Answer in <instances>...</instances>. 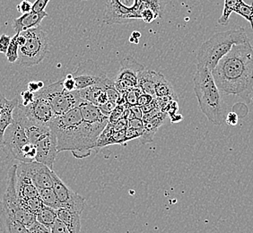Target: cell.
Segmentation results:
<instances>
[{
  "instance_id": "6da1fadb",
  "label": "cell",
  "mask_w": 253,
  "mask_h": 233,
  "mask_svg": "<svg viewBox=\"0 0 253 233\" xmlns=\"http://www.w3.org/2000/svg\"><path fill=\"white\" fill-rule=\"evenodd\" d=\"M221 93L246 103L253 91V46L251 41L235 45L212 71Z\"/></svg>"
},
{
  "instance_id": "7a4b0ae2",
  "label": "cell",
  "mask_w": 253,
  "mask_h": 233,
  "mask_svg": "<svg viewBox=\"0 0 253 233\" xmlns=\"http://www.w3.org/2000/svg\"><path fill=\"white\" fill-rule=\"evenodd\" d=\"M58 143V152L70 151L75 158L84 159L95 149L98 138L106 127L84 121L79 108L56 116L50 125Z\"/></svg>"
},
{
  "instance_id": "3957f363",
  "label": "cell",
  "mask_w": 253,
  "mask_h": 233,
  "mask_svg": "<svg viewBox=\"0 0 253 233\" xmlns=\"http://www.w3.org/2000/svg\"><path fill=\"white\" fill-rule=\"evenodd\" d=\"M194 92L201 112L214 126H221L227 116V104L214 83L209 68L197 66L193 78Z\"/></svg>"
},
{
  "instance_id": "277c9868",
  "label": "cell",
  "mask_w": 253,
  "mask_h": 233,
  "mask_svg": "<svg viewBox=\"0 0 253 233\" xmlns=\"http://www.w3.org/2000/svg\"><path fill=\"white\" fill-rule=\"evenodd\" d=\"M248 41L250 39L244 27L214 34L200 46L197 54V66L209 68L212 72L234 46Z\"/></svg>"
},
{
  "instance_id": "5b68a950",
  "label": "cell",
  "mask_w": 253,
  "mask_h": 233,
  "mask_svg": "<svg viewBox=\"0 0 253 233\" xmlns=\"http://www.w3.org/2000/svg\"><path fill=\"white\" fill-rule=\"evenodd\" d=\"M25 36V43L19 48L17 63L25 68L34 67L43 60L49 51V39L41 28H34L21 33Z\"/></svg>"
},
{
  "instance_id": "8992f818",
  "label": "cell",
  "mask_w": 253,
  "mask_h": 233,
  "mask_svg": "<svg viewBox=\"0 0 253 233\" xmlns=\"http://www.w3.org/2000/svg\"><path fill=\"white\" fill-rule=\"evenodd\" d=\"M16 170L17 164L11 166L8 170L6 188L1 202V210L24 224L25 227L30 229L37 223L36 214L30 213L20 204L19 197L15 188Z\"/></svg>"
},
{
  "instance_id": "52a82bcc",
  "label": "cell",
  "mask_w": 253,
  "mask_h": 233,
  "mask_svg": "<svg viewBox=\"0 0 253 233\" xmlns=\"http://www.w3.org/2000/svg\"><path fill=\"white\" fill-rule=\"evenodd\" d=\"M38 93L48 101L56 116H62L71 110L79 107L84 101L80 97L78 90L73 92L66 91L62 80L45 86Z\"/></svg>"
},
{
  "instance_id": "ba28073f",
  "label": "cell",
  "mask_w": 253,
  "mask_h": 233,
  "mask_svg": "<svg viewBox=\"0 0 253 233\" xmlns=\"http://www.w3.org/2000/svg\"><path fill=\"white\" fill-rule=\"evenodd\" d=\"M140 0H108L103 22L107 25L129 24L141 19Z\"/></svg>"
},
{
  "instance_id": "9c48e42d",
  "label": "cell",
  "mask_w": 253,
  "mask_h": 233,
  "mask_svg": "<svg viewBox=\"0 0 253 233\" xmlns=\"http://www.w3.org/2000/svg\"><path fill=\"white\" fill-rule=\"evenodd\" d=\"M72 77L76 81L77 90H83L95 85L106 87L112 83L106 72L92 59L78 64Z\"/></svg>"
},
{
  "instance_id": "30bf717a",
  "label": "cell",
  "mask_w": 253,
  "mask_h": 233,
  "mask_svg": "<svg viewBox=\"0 0 253 233\" xmlns=\"http://www.w3.org/2000/svg\"><path fill=\"white\" fill-rule=\"evenodd\" d=\"M28 143L25 127L22 123L14 118V122L10 125L5 132L4 147L2 150L13 160H22V150Z\"/></svg>"
},
{
  "instance_id": "8fae6325",
  "label": "cell",
  "mask_w": 253,
  "mask_h": 233,
  "mask_svg": "<svg viewBox=\"0 0 253 233\" xmlns=\"http://www.w3.org/2000/svg\"><path fill=\"white\" fill-rule=\"evenodd\" d=\"M145 69L141 64L136 62V59L128 56L121 61V69L118 74L114 85L121 94L126 93L130 89L137 87L138 75Z\"/></svg>"
},
{
  "instance_id": "7c38bea8",
  "label": "cell",
  "mask_w": 253,
  "mask_h": 233,
  "mask_svg": "<svg viewBox=\"0 0 253 233\" xmlns=\"http://www.w3.org/2000/svg\"><path fill=\"white\" fill-rule=\"evenodd\" d=\"M52 190L63 208L82 214L85 205V199L82 195L71 190L55 171H52Z\"/></svg>"
},
{
  "instance_id": "4fadbf2b",
  "label": "cell",
  "mask_w": 253,
  "mask_h": 233,
  "mask_svg": "<svg viewBox=\"0 0 253 233\" xmlns=\"http://www.w3.org/2000/svg\"><path fill=\"white\" fill-rule=\"evenodd\" d=\"M19 107L25 113L26 117L31 121L43 126H50L56 117L53 110L45 98L41 96L38 92L35 93L34 102L27 106H22L18 102Z\"/></svg>"
},
{
  "instance_id": "5bb4252c",
  "label": "cell",
  "mask_w": 253,
  "mask_h": 233,
  "mask_svg": "<svg viewBox=\"0 0 253 233\" xmlns=\"http://www.w3.org/2000/svg\"><path fill=\"white\" fill-rule=\"evenodd\" d=\"M34 146L37 149V155L35 161L48 166L50 170H53V164L56 160L58 152V143L57 137L53 130L50 127V130L42 136Z\"/></svg>"
},
{
  "instance_id": "9a60e30c",
  "label": "cell",
  "mask_w": 253,
  "mask_h": 233,
  "mask_svg": "<svg viewBox=\"0 0 253 233\" xmlns=\"http://www.w3.org/2000/svg\"><path fill=\"white\" fill-rule=\"evenodd\" d=\"M27 174L31 178L34 186L38 190L52 189L53 180L52 171L48 166L44 165L38 161L23 162Z\"/></svg>"
},
{
  "instance_id": "2e32d148",
  "label": "cell",
  "mask_w": 253,
  "mask_h": 233,
  "mask_svg": "<svg viewBox=\"0 0 253 233\" xmlns=\"http://www.w3.org/2000/svg\"><path fill=\"white\" fill-rule=\"evenodd\" d=\"M15 188L19 200L32 198L39 195L38 189L34 186L31 178L27 174L23 162H19L17 164Z\"/></svg>"
},
{
  "instance_id": "e0dca14e",
  "label": "cell",
  "mask_w": 253,
  "mask_h": 233,
  "mask_svg": "<svg viewBox=\"0 0 253 233\" xmlns=\"http://www.w3.org/2000/svg\"><path fill=\"white\" fill-rule=\"evenodd\" d=\"M48 16V14L42 11V12H30L25 15H22L18 18L13 21V29L15 30V34H21L27 30L38 28L42 20Z\"/></svg>"
},
{
  "instance_id": "ac0fdd59",
  "label": "cell",
  "mask_w": 253,
  "mask_h": 233,
  "mask_svg": "<svg viewBox=\"0 0 253 233\" xmlns=\"http://www.w3.org/2000/svg\"><path fill=\"white\" fill-rule=\"evenodd\" d=\"M78 108L80 110L81 115L83 116L84 121L95 126H104V127L107 126L109 116L103 115L97 106L93 105L91 102L83 101Z\"/></svg>"
},
{
  "instance_id": "d6986e66",
  "label": "cell",
  "mask_w": 253,
  "mask_h": 233,
  "mask_svg": "<svg viewBox=\"0 0 253 233\" xmlns=\"http://www.w3.org/2000/svg\"><path fill=\"white\" fill-rule=\"evenodd\" d=\"M166 116V112H159L155 116H152L151 118L144 121V133L139 138L142 145H146L154 141L157 129L164 123Z\"/></svg>"
},
{
  "instance_id": "ffe728a7",
  "label": "cell",
  "mask_w": 253,
  "mask_h": 233,
  "mask_svg": "<svg viewBox=\"0 0 253 233\" xmlns=\"http://www.w3.org/2000/svg\"><path fill=\"white\" fill-rule=\"evenodd\" d=\"M106 87L101 86V85H95V86L85 88L83 90H78V92H79L80 97L82 98L84 101L91 102L93 105L99 107L102 104L109 102Z\"/></svg>"
},
{
  "instance_id": "44dd1931",
  "label": "cell",
  "mask_w": 253,
  "mask_h": 233,
  "mask_svg": "<svg viewBox=\"0 0 253 233\" xmlns=\"http://www.w3.org/2000/svg\"><path fill=\"white\" fill-rule=\"evenodd\" d=\"M18 98L8 100L5 103L3 111L0 113V149H3L4 147V136L6 128L14 122L13 112L15 107L18 105Z\"/></svg>"
},
{
  "instance_id": "7402d4cb",
  "label": "cell",
  "mask_w": 253,
  "mask_h": 233,
  "mask_svg": "<svg viewBox=\"0 0 253 233\" xmlns=\"http://www.w3.org/2000/svg\"><path fill=\"white\" fill-rule=\"evenodd\" d=\"M57 216L69 233H81V214L61 207L57 210Z\"/></svg>"
},
{
  "instance_id": "603a6c76",
  "label": "cell",
  "mask_w": 253,
  "mask_h": 233,
  "mask_svg": "<svg viewBox=\"0 0 253 233\" xmlns=\"http://www.w3.org/2000/svg\"><path fill=\"white\" fill-rule=\"evenodd\" d=\"M0 229L2 233H29V229L0 210Z\"/></svg>"
},
{
  "instance_id": "cb8c5ba5",
  "label": "cell",
  "mask_w": 253,
  "mask_h": 233,
  "mask_svg": "<svg viewBox=\"0 0 253 233\" xmlns=\"http://www.w3.org/2000/svg\"><path fill=\"white\" fill-rule=\"evenodd\" d=\"M155 81H156V72L152 70L144 69L138 75L137 87L141 90L143 93L156 97L155 92Z\"/></svg>"
},
{
  "instance_id": "d4e9b609",
  "label": "cell",
  "mask_w": 253,
  "mask_h": 233,
  "mask_svg": "<svg viewBox=\"0 0 253 233\" xmlns=\"http://www.w3.org/2000/svg\"><path fill=\"white\" fill-rule=\"evenodd\" d=\"M155 92L157 98L168 97L171 100L178 101V97L171 87L170 83L166 80L164 75L156 72V81H155Z\"/></svg>"
},
{
  "instance_id": "484cf974",
  "label": "cell",
  "mask_w": 253,
  "mask_h": 233,
  "mask_svg": "<svg viewBox=\"0 0 253 233\" xmlns=\"http://www.w3.org/2000/svg\"><path fill=\"white\" fill-rule=\"evenodd\" d=\"M36 220L40 224L50 231L56 221L58 220L57 211L43 205V207L36 214Z\"/></svg>"
},
{
  "instance_id": "4316f807",
  "label": "cell",
  "mask_w": 253,
  "mask_h": 233,
  "mask_svg": "<svg viewBox=\"0 0 253 233\" xmlns=\"http://www.w3.org/2000/svg\"><path fill=\"white\" fill-rule=\"evenodd\" d=\"M38 191H39L40 198L42 201L44 205L54 209L56 211L62 207V205L60 204V202L58 199V197L52 189L38 190Z\"/></svg>"
},
{
  "instance_id": "83f0119b",
  "label": "cell",
  "mask_w": 253,
  "mask_h": 233,
  "mask_svg": "<svg viewBox=\"0 0 253 233\" xmlns=\"http://www.w3.org/2000/svg\"><path fill=\"white\" fill-rule=\"evenodd\" d=\"M243 0H224L223 13H222V15L220 16L219 19L217 21V23L220 25H223V26L228 25L230 16L235 12L237 6Z\"/></svg>"
},
{
  "instance_id": "f1b7e54d",
  "label": "cell",
  "mask_w": 253,
  "mask_h": 233,
  "mask_svg": "<svg viewBox=\"0 0 253 233\" xmlns=\"http://www.w3.org/2000/svg\"><path fill=\"white\" fill-rule=\"evenodd\" d=\"M21 205L27 210L30 213L36 214L39 212L41 209L43 207V203L40 198L39 195L32 197V198H27V199L20 200Z\"/></svg>"
},
{
  "instance_id": "f546056e",
  "label": "cell",
  "mask_w": 253,
  "mask_h": 233,
  "mask_svg": "<svg viewBox=\"0 0 253 233\" xmlns=\"http://www.w3.org/2000/svg\"><path fill=\"white\" fill-rule=\"evenodd\" d=\"M17 37L18 34H15L14 37H12L11 42L9 44V47L7 49V51L5 53L6 59L8 60L10 63H15L17 62L18 58H19V44L17 41Z\"/></svg>"
},
{
  "instance_id": "4dcf8cb0",
  "label": "cell",
  "mask_w": 253,
  "mask_h": 233,
  "mask_svg": "<svg viewBox=\"0 0 253 233\" xmlns=\"http://www.w3.org/2000/svg\"><path fill=\"white\" fill-rule=\"evenodd\" d=\"M234 13L238 14L242 17H244V19L247 20L249 23L251 24L252 29L253 30V2L251 5H248L243 0L239 4Z\"/></svg>"
},
{
  "instance_id": "1f68e13d",
  "label": "cell",
  "mask_w": 253,
  "mask_h": 233,
  "mask_svg": "<svg viewBox=\"0 0 253 233\" xmlns=\"http://www.w3.org/2000/svg\"><path fill=\"white\" fill-rule=\"evenodd\" d=\"M142 93H143V92H142L141 90L138 87L130 89V90L127 91L126 93H124L123 95H124L125 100H126V104H127V108L136 106L138 97L141 95Z\"/></svg>"
},
{
  "instance_id": "d6a6232c",
  "label": "cell",
  "mask_w": 253,
  "mask_h": 233,
  "mask_svg": "<svg viewBox=\"0 0 253 233\" xmlns=\"http://www.w3.org/2000/svg\"><path fill=\"white\" fill-rule=\"evenodd\" d=\"M126 108L125 105H117L116 108L113 110L112 114L109 116V123L113 125L116 122L119 121L122 117H123Z\"/></svg>"
},
{
  "instance_id": "836d02e7",
  "label": "cell",
  "mask_w": 253,
  "mask_h": 233,
  "mask_svg": "<svg viewBox=\"0 0 253 233\" xmlns=\"http://www.w3.org/2000/svg\"><path fill=\"white\" fill-rule=\"evenodd\" d=\"M141 19L146 22V24H150L154 20H156V18H158V15H156V13L153 11V10L146 7V5H144L142 3L141 7Z\"/></svg>"
},
{
  "instance_id": "e575fe53",
  "label": "cell",
  "mask_w": 253,
  "mask_h": 233,
  "mask_svg": "<svg viewBox=\"0 0 253 233\" xmlns=\"http://www.w3.org/2000/svg\"><path fill=\"white\" fill-rule=\"evenodd\" d=\"M34 97H35V93L30 92L29 90L21 92L19 99L20 105L27 106L31 102H34Z\"/></svg>"
},
{
  "instance_id": "d590c367",
  "label": "cell",
  "mask_w": 253,
  "mask_h": 233,
  "mask_svg": "<svg viewBox=\"0 0 253 233\" xmlns=\"http://www.w3.org/2000/svg\"><path fill=\"white\" fill-rule=\"evenodd\" d=\"M62 84H63L64 89L68 92H73L77 90V84H76L75 79L72 77V74L68 75L66 78L62 80Z\"/></svg>"
},
{
  "instance_id": "8d00e7d4",
  "label": "cell",
  "mask_w": 253,
  "mask_h": 233,
  "mask_svg": "<svg viewBox=\"0 0 253 233\" xmlns=\"http://www.w3.org/2000/svg\"><path fill=\"white\" fill-rule=\"evenodd\" d=\"M143 133H144V129H135V128L127 127L126 129V134H125L126 142L130 141V140L136 139V138H140Z\"/></svg>"
},
{
  "instance_id": "74e56055",
  "label": "cell",
  "mask_w": 253,
  "mask_h": 233,
  "mask_svg": "<svg viewBox=\"0 0 253 233\" xmlns=\"http://www.w3.org/2000/svg\"><path fill=\"white\" fill-rule=\"evenodd\" d=\"M33 3H31L29 0H23L20 2L18 5H16V9L18 10L22 15H25L33 11Z\"/></svg>"
},
{
  "instance_id": "f35d334b",
  "label": "cell",
  "mask_w": 253,
  "mask_h": 233,
  "mask_svg": "<svg viewBox=\"0 0 253 233\" xmlns=\"http://www.w3.org/2000/svg\"><path fill=\"white\" fill-rule=\"evenodd\" d=\"M11 37L3 34L0 36V53L5 54L7 51V49L9 47L10 42H11Z\"/></svg>"
},
{
  "instance_id": "ab89813d",
  "label": "cell",
  "mask_w": 253,
  "mask_h": 233,
  "mask_svg": "<svg viewBox=\"0 0 253 233\" xmlns=\"http://www.w3.org/2000/svg\"><path fill=\"white\" fill-rule=\"evenodd\" d=\"M117 106V103L112 102H107L104 104H102L101 106H99L100 111L102 112L103 115H105L106 116H109L112 112H113V110Z\"/></svg>"
},
{
  "instance_id": "60d3db41",
  "label": "cell",
  "mask_w": 253,
  "mask_h": 233,
  "mask_svg": "<svg viewBox=\"0 0 253 233\" xmlns=\"http://www.w3.org/2000/svg\"><path fill=\"white\" fill-rule=\"evenodd\" d=\"M127 119L125 117H122L119 121L112 125V128L114 132L125 131L127 128Z\"/></svg>"
},
{
  "instance_id": "b9f144b4",
  "label": "cell",
  "mask_w": 253,
  "mask_h": 233,
  "mask_svg": "<svg viewBox=\"0 0 253 233\" xmlns=\"http://www.w3.org/2000/svg\"><path fill=\"white\" fill-rule=\"evenodd\" d=\"M50 233H70L67 227L64 225L63 223H61L59 219L56 221L54 224L52 228L50 230Z\"/></svg>"
},
{
  "instance_id": "7bdbcfd3",
  "label": "cell",
  "mask_w": 253,
  "mask_h": 233,
  "mask_svg": "<svg viewBox=\"0 0 253 233\" xmlns=\"http://www.w3.org/2000/svg\"><path fill=\"white\" fill-rule=\"evenodd\" d=\"M153 101H154V97L153 96L148 95V94H145V93H142L141 95L138 97L136 105L139 106V107H144V106L150 104Z\"/></svg>"
},
{
  "instance_id": "ee69618b",
  "label": "cell",
  "mask_w": 253,
  "mask_h": 233,
  "mask_svg": "<svg viewBox=\"0 0 253 233\" xmlns=\"http://www.w3.org/2000/svg\"><path fill=\"white\" fill-rule=\"evenodd\" d=\"M50 0H36L33 5V11L34 12H42L46 8L47 5L49 4Z\"/></svg>"
},
{
  "instance_id": "f6af8a7d",
  "label": "cell",
  "mask_w": 253,
  "mask_h": 233,
  "mask_svg": "<svg viewBox=\"0 0 253 233\" xmlns=\"http://www.w3.org/2000/svg\"><path fill=\"white\" fill-rule=\"evenodd\" d=\"M239 117L237 113L234 112H230L227 113L225 118V122L228 126H235L238 124Z\"/></svg>"
},
{
  "instance_id": "bcb514c9",
  "label": "cell",
  "mask_w": 253,
  "mask_h": 233,
  "mask_svg": "<svg viewBox=\"0 0 253 233\" xmlns=\"http://www.w3.org/2000/svg\"><path fill=\"white\" fill-rule=\"evenodd\" d=\"M127 127L135 129H144V121L139 118H132L127 121Z\"/></svg>"
},
{
  "instance_id": "7dc6e473",
  "label": "cell",
  "mask_w": 253,
  "mask_h": 233,
  "mask_svg": "<svg viewBox=\"0 0 253 233\" xmlns=\"http://www.w3.org/2000/svg\"><path fill=\"white\" fill-rule=\"evenodd\" d=\"M45 87L44 86L43 82H42V81H39V82H30L28 83V86H27V90H29L30 92H34V93H36V92H39L40 90H42V88Z\"/></svg>"
},
{
  "instance_id": "c3c4849f",
  "label": "cell",
  "mask_w": 253,
  "mask_h": 233,
  "mask_svg": "<svg viewBox=\"0 0 253 233\" xmlns=\"http://www.w3.org/2000/svg\"><path fill=\"white\" fill-rule=\"evenodd\" d=\"M178 109H179V108H178V102L172 100V101H170V102H169L168 106L166 108V112L167 113V115H169V116H170L171 115L177 113Z\"/></svg>"
},
{
  "instance_id": "681fc988",
  "label": "cell",
  "mask_w": 253,
  "mask_h": 233,
  "mask_svg": "<svg viewBox=\"0 0 253 233\" xmlns=\"http://www.w3.org/2000/svg\"><path fill=\"white\" fill-rule=\"evenodd\" d=\"M29 233H50V231L37 222L32 228L29 229Z\"/></svg>"
},
{
  "instance_id": "f907efd6",
  "label": "cell",
  "mask_w": 253,
  "mask_h": 233,
  "mask_svg": "<svg viewBox=\"0 0 253 233\" xmlns=\"http://www.w3.org/2000/svg\"><path fill=\"white\" fill-rule=\"evenodd\" d=\"M170 121L172 122V123H179V122L181 121L183 119V116H182V115H180V114L176 113V114L171 115L170 116Z\"/></svg>"
},
{
  "instance_id": "816d5d0a",
  "label": "cell",
  "mask_w": 253,
  "mask_h": 233,
  "mask_svg": "<svg viewBox=\"0 0 253 233\" xmlns=\"http://www.w3.org/2000/svg\"><path fill=\"white\" fill-rule=\"evenodd\" d=\"M7 101L8 100L5 97V95L0 92V113L3 111V109L5 107V103L7 102Z\"/></svg>"
},
{
  "instance_id": "f5cc1de1",
  "label": "cell",
  "mask_w": 253,
  "mask_h": 233,
  "mask_svg": "<svg viewBox=\"0 0 253 233\" xmlns=\"http://www.w3.org/2000/svg\"><path fill=\"white\" fill-rule=\"evenodd\" d=\"M131 36L133 38L139 39V38L141 37V34H140V33H138V32H133V33H132Z\"/></svg>"
},
{
  "instance_id": "db71d44e",
  "label": "cell",
  "mask_w": 253,
  "mask_h": 233,
  "mask_svg": "<svg viewBox=\"0 0 253 233\" xmlns=\"http://www.w3.org/2000/svg\"><path fill=\"white\" fill-rule=\"evenodd\" d=\"M129 41H130L131 43L137 44L139 42V39H136V38H133L132 36H130V38H129Z\"/></svg>"
}]
</instances>
